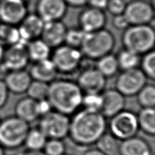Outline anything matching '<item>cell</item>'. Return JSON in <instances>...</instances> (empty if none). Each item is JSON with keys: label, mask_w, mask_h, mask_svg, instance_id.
<instances>
[{"label": "cell", "mask_w": 155, "mask_h": 155, "mask_svg": "<svg viewBox=\"0 0 155 155\" xmlns=\"http://www.w3.org/2000/svg\"><path fill=\"white\" fill-rule=\"evenodd\" d=\"M107 128L106 118L100 112L83 109L70 119L68 136L76 145L88 147L95 144Z\"/></svg>", "instance_id": "1"}, {"label": "cell", "mask_w": 155, "mask_h": 155, "mask_svg": "<svg viewBox=\"0 0 155 155\" xmlns=\"http://www.w3.org/2000/svg\"><path fill=\"white\" fill-rule=\"evenodd\" d=\"M82 91L76 82L54 80L49 83L47 99L54 111L67 116L76 113L82 106Z\"/></svg>", "instance_id": "2"}, {"label": "cell", "mask_w": 155, "mask_h": 155, "mask_svg": "<svg viewBox=\"0 0 155 155\" xmlns=\"http://www.w3.org/2000/svg\"><path fill=\"white\" fill-rule=\"evenodd\" d=\"M124 48L138 55L153 51L155 42L153 27L149 25L129 26L122 36Z\"/></svg>", "instance_id": "3"}, {"label": "cell", "mask_w": 155, "mask_h": 155, "mask_svg": "<svg viewBox=\"0 0 155 155\" xmlns=\"http://www.w3.org/2000/svg\"><path fill=\"white\" fill-rule=\"evenodd\" d=\"M115 38L109 30L86 33L80 46L82 54L91 59H99L110 54L115 46Z\"/></svg>", "instance_id": "4"}, {"label": "cell", "mask_w": 155, "mask_h": 155, "mask_svg": "<svg viewBox=\"0 0 155 155\" xmlns=\"http://www.w3.org/2000/svg\"><path fill=\"white\" fill-rule=\"evenodd\" d=\"M29 129V124L16 116H8L1 119L0 145L8 150L19 148L24 145Z\"/></svg>", "instance_id": "5"}, {"label": "cell", "mask_w": 155, "mask_h": 155, "mask_svg": "<svg viewBox=\"0 0 155 155\" xmlns=\"http://www.w3.org/2000/svg\"><path fill=\"white\" fill-rule=\"evenodd\" d=\"M108 128L110 134L120 142L136 136L140 130L137 115L123 110L110 118Z\"/></svg>", "instance_id": "6"}, {"label": "cell", "mask_w": 155, "mask_h": 155, "mask_svg": "<svg viewBox=\"0 0 155 155\" xmlns=\"http://www.w3.org/2000/svg\"><path fill=\"white\" fill-rule=\"evenodd\" d=\"M70 118L56 111H52L40 117L38 128L48 139L63 140L68 136Z\"/></svg>", "instance_id": "7"}, {"label": "cell", "mask_w": 155, "mask_h": 155, "mask_svg": "<svg viewBox=\"0 0 155 155\" xmlns=\"http://www.w3.org/2000/svg\"><path fill=\"white\" fill-rule=\"evenodd\" d=\"M82 55L81 51L78 48L61 45L54 50L51 60L57 71L71 73L78 68L81 63Z\"/></svg>", "instance_id": "8"}, {"label": "cell", "mask_w": 155, "mask_h": 155, "mask_svg": "<svg viewBox=\"0 0 155 155\" xmlns=\"http://www.w3.org/2000/svg\"><path fill=\"white\" fill-rule=\"evenodd\" d=\"M147 78L140 69L134 68L124 70L116 81V89L125 97L136 95L146 84Z\"/></svg>", "instance_id": "9"}, {"label": "cell", "mask_w": 155, "mask_h": 155, "mask_svg": "<svg viewBox=\"0 0 155 155\" xmlns=\"http://www.w3.org/2000/svg\"><path fill=\"white\" fill-rule=\"evenodd\" d=\"M123 15L129 25H148L154 20V11L149 3L134 0L127 4Z\"/></svg>", "instance_id": "10"}, {"label": "cell", "mask_w": 155, "mask_h": 155, "mask_svg": "<svg viewBox=\"0 0 155 155\" xmlns=\"http://www.w3.org/2000/svg\"><path fill=\"white\" fill-rule=\"evenodd\" d=\"M27 44L20 41L10 46L7 51H4L1 64L5 70L9 71L22 70L26 68L30 60Z\"/></svg>", "instance_id": "11"}, {"label": "cell", "mask_w": 155, "mask_h": 155, "mask_svg": "<svg viewBox=\"0 0 155 155\" xmlns=\"http://www.w3.org/2000/svg\"><path fill=\"white\" fill-rule=\"evenodd\" d=\"M27 10L24 0H1L0 21L2 23L16 25L27 15Z\"/></svg>", "instance_id": "12"}, {"label": "cell", "mask_w": 155, "mask_h": 155, "mask_svg": "<svg viewBox=\"0 0 155 155\" xmlns=\"http://www.w3.org/2000/svg\"><path fill=\"white\" fill-rule=\"evenodd\" d=\"M83 94H101L105 90L106 78L97 69H88L80 74L77 81Z\"/></svg>", "instance_id": "13"}, {"label": "cell", "mask_w": 155, "mask_h": 155, "mask_svg": "<svg viewBox=\"0 0 155 155\" xmlns=\"http://www.w3.org/2000/svg\"><path fill=\"white\" fill-rule=\"evenodd\" d=\"M67 11L64 0H39L37 15L44 23L60 21Z\"/></svg>", "instance_id": "14"}, {"label": "cell", "mask_w": 155, "mask_h": 155, "mask_svg": "<svg viewBox=\"0 0 155 155\" xmlns=\"http://www.w3.org/2000/svg\"><path fill=\"white\" fill-rule=\"evenodd\" d=\"M102 106L101 113L105 117L112 118L124 110L126 100L125 97L116 89L104 90L101 93Z\"/></svg>", "instance_id": "15"}, {"label": "cell", "mask_w": 155, "mask_h": 155, "mask_svg": "<svg viewBox=\"0 0 155 155\" xmlns=\"http://www.w3.org/2000/svg\"><path fill=\"white\" fill-rule=\"evenodd\" d=\"M78 21L80 29L85 33H90L103 29L106 16L103 10L90 7L80 14Z\"/></svg>", "instance_id": "16"}, {"label": "cell", "mask_w": 155, "mask_h": 155, "mask_svg": "<svg viewBox=\"0 0 155 155\" xmlns=\"http://www.w3.org/2000/svg\"><path fill=\"white\" fill-rule=\"evenodd\" d=\"M67 29L65 25L60 21L44 23L41 40L50 48H57L64 42Z\"/></svg>", "instance_id": "17"}, {"label": "cell", "mask_w": 155, "mask_h": 155, "mask_svg": "<svg viewBox=\"0 0 155 155\" xmlns=\"http://www.w3.org/2000/svg\"><path fill=\"white\" fill-rule=\"evenodd\" d=\"M44 22L38 15H26L18 27L21 41L28 43L41 35Z\"/></svg>", "instance_id": "18"}, {"label": "cell", "mask_w": 155, "mask_h": 155, "mask_svg": "<svg viewBox=\"0 0 155 155\" xmlns=\"http://www.w3.org/2000/svg\"><path fill=\"white\" fill-rule=\"evenodd\" d=\"M4 81L9 92L16 95H21L26 93L32 78L29 73L22 70L9 71Z\"/></svg>", "instance_id": "19"}, {"label": "cell", "mask_w": 155, "mask_h": 155, "mask_svg": "<svg viewBox=\"0 0 155 155\" xmlns=\"http://www.w3.org/2000/svg\"><path fill=\"white\" fill-rule=\"evenodd\" d=\"M119 155H152L150 145L145 139L134 136L119 143Z\"/></svg>", "instance_id": "20"}, {"label": "cell", "mask_w": 155, "mask_h": 155, "mask_svg": "<svg viewBox=\"0 0 155 155\" xmlns=\"http://www.w3.org/2000/svg\"><path fill=\"white\" fill-rule=\"evenodd\" d=\"M32 80L46 83H51L55 80L57 70L53 63L49 59L35 62L29 71Z\"/></svg>", "instance_id": "21"}, {"label": "cell", "mask_w": 155, "mask_h": 155, "mask_svg": "<svg viewBox=\"0 0 155 155\" xmlns=\"http://www.w3.org/2000/svg\"><path fill=\"white\" fill-rule=\"evenodd\" d=\"M15 116L30 124L40 118L37 107V101L25 97L17 101L15 107Z\"/></svg>", "instance_id": "22"}, {"label": "cell", "mask_w": 155, "mask_h": 155, "mask_svg": "<svg viewBox=\"0 0 155 155\" xmlns=\"http://www.w3.org/2000/svg\"><path fill=\"white\" fill-rule=\"evenodd\" d=\"M140 130L150 136L155 134L154 107L142 108L137 115Z\"/></svg>", "instance_id": "23"}, {"label": "cell", "mask_w": 155, "mask_h": 155, "mask_svg": "<svg viewBox=\"0 0 155 155\" xmlns=\"http://www.w3.org/2000/svg\"><path fill=\"white\" fill-rule=\"evenodd\" d=\"M27 47L29 59L35 62L48 59L51 54V48L41 39L29 41Z\"/></svg>", "instance_id": "24"}, {"label": "cell", "mask_w": 155, "mask_h": 155, "mask_svg": "<svg viewBox=\"0 0 155 155\" xmlns=\"http://www.w3.org/2000/svg\"><path fill=\"white\" fill-rule=\"evenodd\" d=\"M48 138L43 132L37 128H30L25 140L24 145L29 150H43Z\"/></svg>", "instance_id": "25"}, {"label": "cell", "mask_w": 155, "mask_h": 155, "mask_svg": "<svg viewBox=\"0 0 155 155\" xmlns=\"http://www.w3.org/2000/svg\"><path fill=\"white\" fill-rule=\"evenodd\" d=\"M21 41L18 27L11 25L0 24V45L12 46Z\"/></svg>", "instance_id": "26"}, {"label": "cell", "mask_w": 155, "mask_h": 155, "mask_svg": "<svg viewBox=\"0 0 155 155\" xmlns=\"http://www.w3.org/2000/svg\"><path fill=\"white\" fill-rule=\"evenodd\" d=\"M119 141L111 134H105L96 142V148L106 155H115L118 152Z\"/></svg>", "instance_id": "27"}, {"label": "cell", "mask_w": 155, "mask_h": 155, "mask_svg": "<svg viewBox=\"0 0 155 155\" xmlns=\"http://www.w3.org/2000/svg\"><path fill=\"white\" fill-rule=\"evenodd\" d=\"M97 69L106 78L114 76L119 69L117 58L111 54L101 57L98 59Z\"/></svg>", "instance_id": "28"}, {"label": "cell", "mask_w": 155, "mask_h": 155, "mask_svg": "<svg viewBox=\"0 0 155 155\" xmlns=\"http://www.w3.org/2000/svg\"><path fill=\"white\" fill-rule=\"evenodd\" d=\"M137 100L142 108L154 107L155 87L154 84H146L136 95Z\"/></svg>", "instance_id": "29"}, {"label": "cell", "mask_w": 155, "mask_h": 155, "mask_svg": "<svg viewBox=\"0 0 155 155\" xmlns=\"http://www.w3.org/2000/svg\"><path fill=\"white\" fill-rule=\"evenodd\" d=\"M116 58L119 68L123 71L137 68L140 63L139 55L126 49L122 51Z\"/></svg>", "instance_id": "30"}, {"label": "cell", "mask_w": 155, "mask_h": 155, "mask_svg": "<svg viewBox=\"0 0 155 155\" xmlns=\"http://www.w3.org/2000/svg\"><path fill=\"white\" fill-rule=\"evenodd\" d=\"M49 84L46 82L32 80L26 91L27 96L35 101L46 99L48 95Z\"/></svg>", "instance_id": "31"}, {"label": "cell", "mask_w": 155, "mask_h": 155, "mask_svg": "<svg viewBox=\"0 0 155 155\" xmlns=\"http://www.w3.org/2000/svg\"><path fill=\"white\" fill-rule=\"evenodd\" d=\"M141 67L143 74L147 78L155 79V52L154 51L146 53L141 63Z\"/></svg>", "instance_id": "32"}, {"label": "cell", "mask_w": 155, "mask_h": 155, "mask_svg": "<svg viewBox=\"0 0 155 155\" xmlns=\"http://www.w3.org/2000/svg\"><path fill=\"white\" fill-rule=\"evenodd\" d=\"M102 106L101 94H84L82 106L84 109L93 112H100Z\"/></svg>", "instance_id": "33"}, {"label": "cell", "mask_w": 155, "mask_h": 155, "mask_svg": "<svg viewBox=\"0 0 155 155\" xmlns=\"http://www.w3.org/2000/svg\"><path fill=\"white\" fill-rule=\"evenodd\" d=\"M86 33L81 29H71L67 30L65 42L68 46L78 48H80Z\"/></svg>", "instance_id": "34"}, {"label": "cell", "mask_w": 155, "mask_h": 155, "mask_svg": "<svg viewBox=\"0 0 155 155\" xmlns=\"http://www.w3.org/2000/svg\"><path fill=\"white\" fill-rule=\"evenodd\" d=\"M66 146L63 140L48 139L43 151L46 155H63L65 153Z\"/></svg>", "instance_id": "35"}, {"label": "cell", "mask_w": 155, "mask_h": 155, "mask_svg": "<svg viewBox=\"0 0 155 155\" xmlns=\"http://www.w3.org/2000/svg\"><path fill=\"white\" fill-rule=\"evenodd\" d=\"M127 3L124 0H107L106 9L114 16L123 15Z\"/></svg>", "instance_id": "36"}, {"label": "cell", "mask_w": 155, "mask_h": 155, "mask_svg": "<svg viewBox=\"0 0 155 155\" xmlns=\"http://www.w3.org/2000/svg\"><path fill=\"white\" fill-rule=\"evenodd\" d=\"M37 107L38 111L40 118L48 114V113L51 112L52 108L51 107V105L50 102L48 101L47 99H42V100L38 101H37Z\"/></svg>", "instance_id": "37"}, {"label": "cell", "mask_w": 155, "mask_h": 155, "mask_svg": "<svg viewBox=\"0 0 155 155\" xmlns=\"http://www.w3.org/2000/svg\"><path fill=\"white\" fill-rule=\"evenodd\" d=\"M9 91L4 80H0V110L6 105L9 98Z\"/></svg>", "instance_id": "38"}, {"label": "cell", "mask_w": 155, "mask_h": 155, "mask_svg": "<svg viewBox=\"0 0 155 155\" xmlns=\"http://www.w3.org/2000/svg\"><path fill=\"white\" fill-rule=\"evenodd\" d=\"M113 24H114V26L116 28L118 29H127L129 26L128 22H127L126 18L124 17L123 14V15L115 16L114 21H113Z\"/></svg>", "instance_id": "39"}, {"label": "cell", "mask_w": 155, "mask_h": 155, "mask_svg": "<svg viewBox=\"0 0 155 155\" xmlns=\"http://www.w3.org/2000/svg\"><path fill=\"white\" fill-rule=\"evenodd\" d=\"M107 1V0H89L88 4H90L91 7L103 10L106 8Z\"/></svg>", "instance_id": "40"}, {"label": "cell", "mask_w": 155, "mask_h": 155, "mask_svg": "<svg viewBox=\"0 0 155 155\" xmlns=\"http://www.w3.org/2000/svg\"><path fill=\"white\" fill-rule=\"evenodd\" d=\"M66 4L72 7H81L87 4L89 0H64Z\"/></svg>", "instance_id": "41"}, {"label": "cell", "mask_w": 155, "mask_h": 155, "mask_svg": "<svg viewBox=\"0 0 155 155\" xmlns=\"http://www.w3.org/2000/svg\"><path fill=\"white\" fill-rule=\"evenodd\" d=\"M18 155H46L43 150H29L21 152Z\"/></svg>", "instance_id": "42"}, {"label": "cell", "mask_w": 155, "mask_h": 155, "mask_svg": "<svg viewBox=\"0 0 155 155\" xmlns=\"http://www.w3.org/2000/svg\"><path fill=\"white\" fill-rule=\"evenodd\" d=\"M83 155H106L103 153H101L100 150H99L97 148H92L89 149L85 152Z\"/></svg>", "instance_id": "43"}, {"label": "cell", "mask_w": 155, "mask_h": 155, "mask_svg": "<svg viewBox=\"0 0 155 155\" xmlns=\"http://www.w3.org/2000/svg\"><path fill=\"white\" fill-rule=\"evenodd\" d=\"M4 48H3V46L2 45H0V64H1L2 62L3 57H4Z\"/></svg>", "instance_id": "44"}, {"label": "cell", "mask_w": 155, "mask_h": 155, "mask_svg": "<svg viewBox=\"0 0 155 155\" xmlns=\"http://www.w3.org/2000/svg\"><path fill=\"white\" fill-rule=\"evenodd\" d=\"M0 155H5L4 148L1 145H0Z\"/></svg>", "instance_id": "45"}, {"label": "cell", "mask_w": 155, "mask_h": 155, "mask_svg": "<svg viewBox=\"0 0 155 155\" xmlns=\"http://www.w3.org/2000/svg\"><path fill=\"white\" fill-rule=\"evenodd\" d=\"M63 155H70V154H65V153L64 154H63Z\"/></svg>", "instance_id": "46"}, {"label": "cell", "mask_w": 155, "mask_h": 155, "mask_svg": "<svg viewBox=\"0 0 155 155\" xmlns=\"http://www.w3.org/2000/svg\"><path fill=\"white\" fill-rule=\"evenodd\" d=\"M0 121H1V118H0Z\"/></svg>", "instance_id": "47"}]
</instances>
